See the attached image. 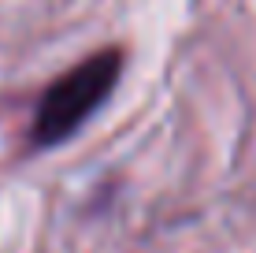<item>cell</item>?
Wrapping results in <instances>:
<instances>
[{
	"label": "cell",
	"mask_w": 256,
	"mask_h": 253,
	"mask_svg": "<svg viewBox=\"0 0 256 253\" xmlns=\"http://www.w3.org/2000/svg\"><path fill=\"white\" fill-rule=\"evenodd\" d=\"M119 71H122L119 49H100L90 60H82L78 67H70L67 75H60L38 104L34 142L38 145H60L64 138H70L112 97V90L119 82Z\"/></svg>",
	"instance_id": "1"
}]
</instances>
